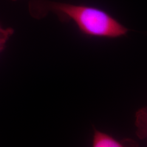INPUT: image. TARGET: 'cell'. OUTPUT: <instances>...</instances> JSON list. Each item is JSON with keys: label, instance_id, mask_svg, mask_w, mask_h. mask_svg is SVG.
I'll use <instances>...</instances> for the list:
<instances>
[{"label": "cell", "instance_id": "5b68a950", "mask_svg": "<svg viewBox=\"0 0 147 147\" xmlns=\"http://www.w3.org/2000/svg\"><path fill=\"white\" fill-rule=\"evenodd\" d=\"M12 1H18V0H11Z\"/></svg>", "mask_w": 147, "mask_h": 147}, {"label": "cell", "instance_id": "6da1fadb", "mask_svg": "<svg viewBox=\"0 0 147 147\" xmlns=\"http://www.w3.org/2000/svg\"><path fill=\"white\" fill-rule=\"evenodd\" d=\"M28 12L40 20L50 13L59 21H73L80 32L89 37L114 39L125 36L129 30L109 13L100 8L51 0H28Z\"/></svg>", "mask_w": 147, "mask_h": 147}, {"label": "cell", "instance_id": "277c9868", "mask_svg": "<svg viewBox=\"0 0 147 147\" xmlns=\"http://www.w3.org/2000/svg\"><path fill=\"white\" fill-rule=\"evenodd\" d=\"M13 33L14 30L13 28H4L0 26V53L3 50L7 41Z\"/></svg>", "mask_w": 147, "mask_h": 147}, {"label": "cell", "instance_id": "7a4b0ae2", "mask_svg": "<svg viewBox=\"0 0 147 147\" xmlns=\"http://www.w3.org/2000/svg\"><path fill=\"white\" fill-rule=\"evenodd\" d=\"M92 147H140L135 140L126 138L117 140L109 134L93 127Z\"/></svg>", "mask_w": 147, "mask_h": 147}, {"label": "cell", "instance_id": "3957f363", "mask_svg": "<svg viewBox=\"0 0 147 147\" xmlns=\"http://www.w3.org/2000/svg\"><path fill=\"white\" fill-rule=\"evenodd\" d=\"M136 135L139 139L147 143V106L137 111L135 116Z\"/></svg>", "mask_w": 147, "mask_h": 147}]
</instances>
